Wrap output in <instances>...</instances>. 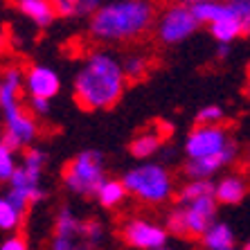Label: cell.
Listing matches in <instances>:
<instances>
[{"label": "cell", "instance_id": "obj_1", "mask_svg": "<svg viewBox=\"0 0 250 250\" xmlns=\"http://www.w3.org/2000/svg\"><path fill=\"white\" fill-rule=\"evenodd\" d=\"M122 57L113 47H95L77 65L72 95L83 111H108L126 90Z\"/></svg>", "mask_w": 250, "mask_h": 250}, {"label": "cell", "instance_id": "obj_2", "mask_svg": "<svg viewBox=\"0 0 250 250\" xmlns=\"http://www.w3.org/2000/svg\"><path fill=\"white\" fill-rule=\"evenodd\" d=\"M158 5L153 0H106L88 18V36L99 47L131 45L153 32Z\"/></svg>", "mask_w": 250, "mask_h": 250}, {"label": "cell", "instance_id": "obj_3", "mask_svg": "<svg viewBox=\"0 0 250 250\" xmlns=\"http://www.w3.org/2000/svg\"><path fill=\"white\" fill-rule=\"evenodd\" d=\"M108 239L104 221L82 216L72 205H61L54 214L47 250H99Z\"/></svg>", "mask_w": 250, "mask_h": 250}, {"label": "cell", "instance_id": "obj_4", "mask_svg": "<svg viewBox=\"0 0 250 250\" xmlns=\"http://www.w3.org/2000/svg\"><path fill=\"white\" fill-rule=\"evenodd\" d=\"M122 183L126 194L142 205H167L176 196V178L171 169L165 163L156 160H142V163L128 167L122 174Z\"/></svg>", "mask_w": 250, "mask_h": 250}, {"label": "cell", "instance_id": "obj_5", "mask_svg": "<svg viewBox=\"0 0 250 250\" xmlns=\"http://www.w3.org/2000/svg\"><path fill=\"white\" fill-rule=\"evenodd\" d=\"M47 167V151L39 145L27 146L21 156L16 174L7 183V196L21 209L29 212V208L36 203H43L47 198V189L43 185V176Z\"/></svg>", "mask_w": 250, "mask_h": 250}, {"label": "cell", "instance_id": "obj_6", "mask_svg": "<svg viewBox=\"0 0 250 250\" xmlns=\"http://www.w3.org/2000/svg\"><path fill=\"white\" fill-rule=\"evenodd\" d=\"M106 178V158L99 149H83L72 156L61 174L63 189L75 198H95L99 185Z\"/></svg>", "mask_w": 250, "mask_h": 250}, {"label": "cell", "instance_id": "obj_7", "mask_svg": "<svg viewBox=\"0 0 250 250\" xmlns=\"http://www.w3.org/2000/svg\"><path fill=\"white\" fill-rule=\"evenodd\" d=\"M219 203L214 196H203L192 203H176L165 212L163 226L169 237L178 239H201L203 232L216 221Z\"/></svg>", "mask_w": 250, "mask_h": 250}, {"label": "cell", "instance_id": "obj_8", "mask_svg": "<svg viewBox=\"0 0 250 250\" xmlns=\"http://www.w3.org/2000/svg\"><path fill=\"white\" fill-rule=\"evenodd\" d=\"M201 23L194 16V9L187 5H178V2H169V5L160 7L153 23V36L156 41L165 47H176L181 43L189 41L198 32Z\"/></svg>", "mask_w": 250, "mask_h": 250}, {"label": "cell", "instance_id": "obj_9", "mask_svg": "<svg viewBox=\"0 0 250 250\" xmlns=\"http://www.w3.org/2000/svg\"><path fill=\"white\" fill-rule=\"evenodd\" d=\"M232 142V135L223 124H196L183 142V153L185 160H203L219 156Z\"/></svg>", "mask_w": 250, "mask_h": 250}, {"label": "cell", "instance_id": "obj_10", "mask_svg": "<svg viewBox=\"0 0 250 250\" xmlns=\"http://www.w3.org/2000/svg\"><path fill=\"white\" fill-rule=\"evenodd\" d=\"M120 239L131 250H153L169 244V232L149 216H128L120 226Z\"/></svg>", "mask_w": 250, "mask_h": 250}, {"label": "cell", "instance_id": "obj_11", "mask_svg": "<svg viewBox=\"0 0 250 250\" xmlns=\"http://www.w3.org/2000/svg\"><path fill=\"white\" fill-rule=\"evenodd\" d=\"M2 140L16 151H25L39 140V120L25 106L2 113Z\"/></svg>", "mask_w": 250, "mask_h": 250}, {"label": "cell", "instance_id": "obj_12", "mask_svg": "<svg viewBox=\"0 0 250 250\" xmlns=\"http://www.w3.org/2000/svg\"><path fill=\"white\" fill-rule=\"evenodd\" d=\"M23 90L27 97H43L52 102L61 93V75L47 63H32L23 70Z\"/></svg>", "mask_w": 250, "mask_h": 250}, {"label": "cell", "instance_id": "obj_13", "mask_svg": "<svg viewBox=\"0 0 250 250\" xmlns=\"http://www.w3.org/2000/svg\"><path fill=\"white\" fill-rule=\"evenodd\" d=\"M239 160V145L234 140L232 145L228 146L226 151H221L219 156L212 158H203V160H185L183 163V176L185 181H212L214 176L223 174L228 167H232L234 163Z\"/></svg>", "mask_w": 250, "mask_h": 250}, {"label": "cell", "instance_id": "obj_14", "mask_svg": "<svg viewBox=\"0 0 250 250\" xmlns=\"http://www.w3.org/2000/svg\"><path fill=\"white\" fill-rule=\"evenodd\" d=\"M23 70L7 65L0 70V113L23 108Z\"/></svg>", "mask_w": 250, "mask_h": 250}, {"label": "cell", "instance_id": "obj_15", "mask_svg": "<svg viewBox=\"0 0 250 250\" xmlns=\"http://www.w3.org/2000/svg\"><path fill=\"white\" fill-rule=\"evenodd\" d=\"M250 192V183L244 174H237V171H228L221 174L214 181V198L219 205H239L244 203V198Z\"/></svg>", "mask_w": 250, "mask_h": 250}, {"label": "cell", "instance_id": "obj_16", "mask_svg": "<svg viewBox=\"0 0 250 250\" xmlns=\"http://www.w3.org/2000/svg\"><path fill=\"white\" fill-rule=\"evenodd\" d=\"M165 149V133L160 126H151V128H145L140 131L131 145H128V153L135 158V160H151L156 158L158 153Z\"/></svg>", "mask_w": 250, "mask_h": 250}, {"label": "cell", "instance_id": "obj_17", "mask_svg": "<svg viewBox=\"0 0 250 250\" xmlns=\"http://www.w3.org/2000/svg\"><path fill=\"white\" fill-rule=\"evenodd\" d=\"M57 18L63 21H88L106 0H50Z\"/></svg>", "mask_w": 250, "mask_h": 250}, {"label": "cell", "instance_id": "obj_18", "mask_svg": "<svg viewBox=\"0 0 250 250\" xmlns=\"http://www.w3.org/2000/svg\"><path fill=\"white\" fill-rule=\"evenodd\" d=\"M16 7L21 16L27 18L29 23L39 29L50 27L57 18V12H54L50 0H16Z\"/></svg>", "mask_w": 250, "mask_h": 250}, {"label": "cell", "instance_id": "obj_19", "mask_svg": "<svg viewBox=\"0 0 250 250\" xmlns=\"http://www.w3.org/2000/svg\"><path fill=\"white\" fill-rule=\"evenodd\" d=\"M126 187H124L122 178H106L102 185H99L97 194H95V201H97V205L102 209H117V208H122L124 203H126Z\"/></svg>", "mask_w": 250, "mask_h": 250}, {"label": "cell", "instance_id": "obj_20", "mask_svg": "<svg viewBox=\"0 0 250 250\" xmlns=\"http://www.w3.org/2000/svg\"><path fill=\"white\" fill-rule=\"evenodd\" d=\"M234 230L230 228V223L226 221H219L216 219L212 226L208 228L203 232V237L198 239L203 250H226V248H232L234 246Z\"/></svg>", "mask_w": 250, "mask_h": 250}, {"label": "cell", "instance_id": "obj_21", "mask_svg": "<svg viewBox=\"0 0 250 250\" xmlns=\"http://www.w3.org/2000/svg\"><path fill=\"white\" fill-rule=\"evenodd\" d=\"M122 70L128 82H142L151 70V57L145 50H128L122 54Z\"/></svg>", "mask_w": 250, "mask_h": 250}, {"label": "cell", "instance_id": "obj_22", "mask_svg": "<svg viewBox=\"0 0 250 250\" xmlns=\"http://www.w3.org/2000/svg\"><path fill=\"white\" fill-rule=\"evenodd\" d=\"M25 216H27V212H23L7 194H0V232H18Z\"/></svg>", "mask_w": 250, "mask_h": 250}, {"label": "cell", "instance_id": "obj_23", "mask_svg": "<svg viewBox=\"0 0 250 250\" xmlns=\"http://www.w3.org/2000/svg\"><path fill=\"white\" fill-rule=\"evenodd\" d=\"M208 29H209V36L216 41V45H232L237 39L244 36V29L232 18V14L221 18V21H216V23L208 25Z\"/></svg>", "mask_w": 250, "mask_h": 250}, {"label": "cell", "instance_id": "obj_24", "mask_svg": "<svg viewBox=\"0 0 250 250\" xmlns=\"http://www.w3.org/2000/svg\"><path fill=\"white\" fill-rule=\"evenodd\" d=\"M203 196H214V181H185L178 189H176V203H192Z\"/></svg>", "mask_w": 250, "mask_h": 250}, {"label": "cell", "instance_id": "obj_25", "mask_svg": "<svg viewBox=\"0 0 250 250\" xmlns=\"http://www.w3.org/2000/svg\"><path fill=\"white\" fill-rule=\"evenodd\" d=\"M18 165H21V158L14 146H9L5 140L0 138V183H9L12 176L16 174Z\"/></svg>", "mask_w": 250, "mask_h": 250}, {"label": "cell", "instance_id": "obj_26", "mask_svg": "<svg viewBox=\"0 0 250 250\" xmlns=\"http://www.w3.org/2000/svg\"><path fill=\"white\" fill-rule=\"evenodd\" d=\"M226 2L230 7L232 18L244 29V36H248L250 34V0H226Z\"/></svg>", "mask_w": 250, "mask_h": 250}, {"label": "cell", "instance_id": "obj_27", "mask_svg": "<svg viewBox=\"0 0 250 250\" xmlns=\"http://www.w3.org/2000/svg\"><path fill=\"white\" fill-rule=\"evenodd\" d=\"M196 124H223L226 120V108L221 104H205L196 113Z\"/></svg>", "mask_w": 250, "mask_h": 250}, {"label": "cell", "instance_id": "obj_28", "mask_svg": "<svg viewBox=\"0 0 250 250\" xmlns=\"http://www.w3.org/2000/svg\"><path fill=\"white\" fill-rule=\"evenodd\" d=\"M36 120L41 117H47L52 113V102L50 99H43V97H27V106H25Z\"/></svg>", "mask_w": 250, "mask_h": 250}, {"label": "cell", "instance_id": "obj_29", "mask_svg": "<svg viewBox=\"0 0 250 250\" xmlns=\"http://www.w3.org/2000/svg\"><path fill=\"white\" fill-rule=\"evenodd\" d=\"M0 250H29V244L27 239L23 237V234H9V237H5L2 241H0Z\"/></svg>", "mask_w": 250, "mask_h": 250}, {"label": "cell", "instance_id": "obj_30", "mask_svg": "<svg viewBox=\"0 0 250 250\" xmlns=\"http://www.w3.org/2000/svg\"><path fill=\"white\" fill-rule=\"evenodd\" d=\"M169 2H178V5H187V7H196V5H205V2H223V0H169Z\"/></svg>", "mask_w": 250, "mask_h": 250}, {"label": "cell", "instance_id": "obj_31", "mask_svg": "<svg viewBox=\"0 0 250 250\" xmlns=\"http://www.w3.org/2000/svg\"><path fill=\"white\" fill-rule=\"evenodd\" d=\"M230 54V45H216V59H226Z\"/></svg>", "mask_w": 250, "mask_h": 250}, {"label": "cell", "instance_id": "obj_32", "mask_svg": "<svg viewBox=\"0 0 250 250\" xmlns=\"http://www.w3.org/2000/svg\"><path fill=\"white\" fill-rule=\"evenodd\" d=\"M153 250H181V248H176V246H160V248H153Z\"/></svg>", "mask_w": 250, "mask_h": 250}, {"label": "cell", "instance_id": "obj_33", "mask_svg": "<svg viewBox=\"0 0 250 250\" xmlns=\"http://www.w3.org/2000/svg\"><path fill=\"white\" fill-rule=\"evenodd\" d=\"M246 97L250 99V72H248V82H246Z\"/></svg>", "mask_w": 250, "mask_h": 250}, {"label": "cell", "instance_id": "obj_34", "mask_svg": "<svg viewBox=\"0 0 250 250\" xmlns=\"http://www.w3.org/2000/svg\"><path fill=\"white\" fill-rule=\"evenodd\" d=\"M246 167L250 169V146H248V149H246Z\"/></svg>", "mask_w": 250, "mask_h": 250}, {"label": "cell", "instance_id": "obj_35", "mask_svg": "<svg viewBox=\"0 0 250 250\" xmlns=\"http://www.w3.org/2000/svg\"><path fill=\"white\" fill-rule=\"evenodd\" d=\"M239 250H250V239H248V241H244V246H241Z\"/></svg>", "mask_w": 250, "mask_h": 250}, {"label": "cell", "instance_id": "obj_36", "mask_svg": "<svg viewBox=\"0 0 250 250\" xmlns=\"http://www.w3.org/2000/svg\"><path fill=\"white\" fill-rule=\"evenodd\" d=\"M226 250H239V248H237V246H232V248H226Z\"/></svg>", "mask_w": 250, "mask_h": 250}, {"label": "cell", "instance_id": "obj_37", "mask_svg": "<svg viewBox=\"0 0 250 250\" xmlns=\"http://www.w3.org/2000/svg\"><path fill=\"white\" fill-rule=\"evenodd\" d=\"M0 138H2V131H0Z\"/></svg>", "mask_w": 250, "mask_h": 250}]
</instances>
